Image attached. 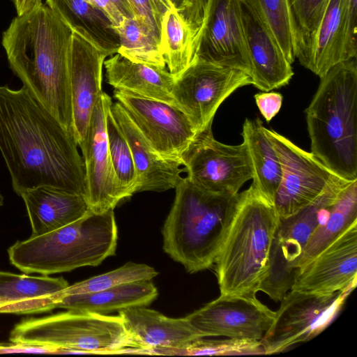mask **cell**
I'll list each match as a JSON object with an SVG mask.
<instances>
[{"label": "cell", "mask_w": 357, "mask_h": 357, "mask_svg": "<svg viewBox=\"0 0 357 357\" xmlns=\"http://www.w3.org/2000/svg\"><path fill=\"white\" fill-rule=\"evenodd\" d=\"M77 146L73 135L24 86H0V151L17 195L47 185L86 198Z\"/></svg>", "instance_id": "obj_1"}, {"label": "cell", "mask_w": 357, "mask_h": 357, "mask_svg": "<svg viewBox=\"0 0 357 357\" xmlns=\"http://www.w3.org/2000/svg\"><path fill=\"white\" fill-rule=\"evenodd\" d=\"M73 33L43 3L17 15L3 32L1 43L10 69L23 86L73 135L70 83Z\"/></svg>", "instance_id": "obj_2"}, {"label": "cell", "mask_w": 357, "mask_h": 357, "mask_svg": "<svg viewBox=\"0 0 357 357\" xmlns=\"http://www.w3.org/2000/svg\"><path fill=\"white\" fill-rule=\"evenodd\" d=\"M162 229L163 250L190 273L215 263L234 215L240 192H211L183 177Z\"/></svg>", "instance_id": "obj_3"}, {"label": "cell", "mask_w": 357, "mask_h": 357, "mask_svg": "<svg viewBox=\"0 0 357 357\" xmlns=\"http://www.w3.org/2000/svg\"><path fill=\"white\" fill-rule=\"evenodd\" d=\"M305 112L311 153L339 176L357 180L356 58L320 78Z\"/></svg>", "instance_id": "obj_4"}, {"label": "cell", "mask_w": 357, "mask_h": 357, "mask_svg": "<svg viewBox=\"0 0 357 357\" xmlns=\"http://www.w3.org/2000/svg\"><path fill=\"white\" fill-rule=\"evenodd\" d=\"M280 217L252 185L240 192L230 227L215 261L221 295L256 296L266 276Z\"/></svg>", "instance_id": "obj_5"}, {"label": "cell", "mask_w": 357, "mask_h": 357, "mask_svg": "<svg viewBox=\"0 0 357 357\" xmlns=\"http://www.w3.org/2000/svg\"><path fill=\"white\" fill-rule=\"evenodd\" d=\"M114 209L89 211L82 218L47 234L17 241L8 250L10 263L26 273L48 275L96 266L115 255Z\"/></svg>", "instance_id": "obj_6"}, {"label": "cell", "mask_w": 357, "mask_h": 357, "mask_svg": "<svg viewBox=\"0 0 357 357\" xmlns=\"http://www.w3.org/2000/svg\"><path fill=\"white\" fill-rule=\"evenodd\" d=\"M11 342L58 349L57 353L146 354L126 331L119 315L68 310L17 324Z\"/></svg>", "instance_id": "obj_7"}, {"label": "cell", "mask_w": 357, "mask_h": 357, "mask_svg": "<svg viewBox=\"0 0 357 357\" xmlns=\"http://www.w3.org/2000/svg\"><path fill=\"white\" fill-rule=\"evenodd\" d=\"M351 181L345 180L333 185L296 213L280 218L270 252L269 268L259 291L280 301L291 290L306 244L317 228L326 220L332 206Z\"/></svg>", "instance_id": "obj_8"}, {"label": "cell", "mask_w": 357, "mask_h": 357, "mask_svg": "<svg viewBox=\"0 0 357 357\" xmlns=\"http://www.w3.org/2000/svg\"><path fill=\"white\" fill-rule=\"evenodd\" d=\"M354 289L315 294L291 289L281 299L273 324L261 340L264 355L276 354L322 333L342 310Z\"/></svg>", "instance_id": "obj_9"}, {"label": "cell", "mask_w": 357, "mask_h": 357, "mask_svg": "<svg viewBox=\"0 0 357 357\" xmlns=\"http://www.w3.org/2000/svg\"><path fill=\"white\" fill-rule=\"evenodd\" d=\"M281 165L280 183L273 205L280 218H287L310 204L329 188L344 179L273 130L264 128Z\"/></svg>", "instance_id": "obj_10"}, {"label": "cell", "mask_w": 357, "mask_h": 357, "mask_svg": "<svg viewBox=\"0 0 357 357\" xmlns=\"http://www.w3.org/2000/svg\"><path fill=\"white\" fill-rule=\"evenodd\" d=\"M211 127L197 132L182 155L187 177L211 192L238 193L241 186L254 176L248 147L244 142L227 145L217 141Z\"/></svg>", "instance_id": "obj_11"}, {"label": "cell", "mask_w": 357, "mask_h": 357, "mask_svg": "<svg viewBox=\"0 0 357 357\" xmlns=\"http://www.w3.org/2000/svg\"><path fill=\"white\" fill-rule=\"evenodd\" d=\"M252 84L250 77L238 69L195 57L177 77L172 94L197 132L212 125L216 111L237 89Z\"/></svg>", "instance_id": "obj_12"}, {"label": "cell", "mask_w": 357, "mask_h": 357, "mask_svg": "<svg viewBox=\"0 0 357 357\" xmlns=\"http://www.w3.org/2000/svg\"><path fill=\"white\" fill-rule=\"evenodd\" d=\"M114 96L160 155L182 164V155L197 132L178 107L119 89Z\"/></svg>", "instance_id": "obj_13"}, {"label": "cell", "mask_w": 357, "mask_h": 357, "mask_svg": "<svg viewBox=\"0 0 357 357\" xmlns=\"http://www.w3.org/2000/svg\"><path fill=\"white\" fill-rule=\"evenodd\" d=\"M195 57L250 76L243 0H206Z\"/></svg>", "instance_id": "obj_14"}, {"label": "cell", "mask_w": 357, "mask_h": 357, "mask_svg": "<svg viewBox=\"0 0 357 357\" xmlns=\"http://www.w3.org/2000/svg\"><path fill=\"white\" fill-rule=\"evenodd\" d=\"M275 312L256 296L221 295L185 318L200 337L247 338L261 341Z\"/></svg>", "instance_id": "obj_15"}, {"label": "cell", "mask_w": 357, "mask_h": 357, "mask_svg": "<svg viewBox=\"0 0 357 357\" xmlns=\"http://www.w3.org/2000/svg\"><path fill=\"white\" fill-rule=\"evenodd\" d=\"M112 98L102 92L90 119L87 133L79 146L82 152L86 181V199L91 211L97 213L114 209L128 198L116 176L111 160L106 132V119Z\"/></svg>", "instance_id": "obj_16"}, {"label": "cell", "mask_w": 357, "mask_h": 357, "mask_svg": "<svg viewBox=\"0 0 357 357\" xmlns=\"http://www.w3.org/2000/svg\"><path fill=\"white\" fill-rule=\"evenodd\" d=\"M357 280V223L302 266L291 289L328 294L354 289Z\"/></svg>", "instance_id": "obj_17"}, {"label": "cell", "mask_w": 357, "mask_h": 357, "mask_svg": "<svg viewBox=\"0 0 357 357\" xmlns=\"http://www.w3.org/2000/svg\"><path fill=\"white\" fill-rule=\"evenodd\" d=\"M106 54L73 32L70 52V83L74 138L84 142L92 112L102 91V67Z\"/></svg>", "instance_id": "obj_18"}, {"label": "cell", "mask_w": 357, "mask_h": 357, "mask_svg": "<svg viewBox=\"0 0 357 357\" xmlns=\"http://www.w3.org/2000/svg\"><path fill=\"white\" fill-rule=\"evenodd\" d=\"M357 0H329L307 69L319 78L357 56Z\"/></svg>", "instance_id": "obj_19"}, {"label": "cell", "mask_w": 357, "mask_h": 357, "mask_svg": "<svg viewBox=\"0 0 357 357\" xmlns=\"http://www.w3.org/2000/svg\"><path fill=\"white\" fill-rule=\"evenodd\" d=\"M119 315L134 342L148 355H167L202 338L185 317L169 318L146 306L123 309Z\"/></svg>", "instance_id": "obj_20"}, {"label": "cell", "mask_w": 357, "mask_h": 357, "mask_svg": "<svg viewBox=\"0 0 357 357\" xmlns=\"http://www.w3.org/2000/svg\"><path fill=\"white\" fill-rule=\"evenodd\" d=\"M110 111L131 150L137 176L136 192L175 188L185 172L180 167L182 164L160 155L119 102L112 104Z\"/></svg>", "instance_id": "obj_21"}, {"label": "cell", "mask_w": 357, "mask_h": 357, "mask_svg": "<svg viewBox=\"0 0 357 357\" xmlns=\"http://www.w3.org/2000/svg\"><path fill=\"white\" fill-rule=\"evenodd\" d=\"M243 18L252 85L265 92L287 85L294 75L291 63L272 36L243 2Z\"/></svg>", "instance_id": "obj_22"}, {"label": "cell", "mask_w": 357, "mask_h": 357, "mask_svg": "<svg viewBox=\"0 0 357 357\" xmlns=\"http://www.w3.org/2000/svg\"><path fill=\"white\" fill-rule=\"evenodd\" d=\"M63 278L0 271V313L35 314L56 308L68 287Z\"/></svg>", "instance_id": "obj_23"}, {"label": "cell", "mask_w": 357, "mask_h": 357, "mask_svg": "<svg viewBox=\"0 0 357 357\" xmlns=\"http://www.w3.org/2000/svg\"><path fill=\"white\" fill-rule=\"evenodd\" d=\"M32 237L40 236L84 216L90 210L86 197L52 186H39L24 192Z\"/></svg>", "instance_id": "obj_24"}, {"label": "cell", "mask_w": 357, "mask_h": 357, "mask_svg": "<svg viewBox=\"0 0 357 357\" xmlns=\"http://www.w3.org/2000/svg\"><path fill=\"white\" fill-rule=\"evenodd\" d=\"M104 66L107 82L115 89L176 105L172 94L176 78L167 67L136 63L119 53Z\"/></svg>", "instance_id": "obj_25"}, {"label": "cell", "mask_w": 357, "mask_h": 357, "mask_svg": "<svg viewBox=\"0 0 357 357\" xmlns=\"http://www.w3.org/2000/svg\"><path fill=\"white\" fill-rule=\"evenodd\" d=\"M45 4L73 32L89 40L108 56L118 52L117 33L109 20L86 0H45Z\"/></svg>", "instance_id": "obj_26"}, {"label": "cell", "mask_w": 357, "mask_h": 357, "mask_svg": "<svg viewBox=\"0 0 357 357\" xmlns=\"http://www.w3.org/2000/svg\"><path fill=\"white\" fill-rule=\"evenodd\" d=\"M158 294L150 280L135 281L95 292L63 295L56 308L107 314L132 307L147 306Z\"/></svg>", "instance_id": "obj_27"}, {"label": "cell", "mask_w": 357, "mask_h": 357, "mask_svg": "<svg viewBox=\"0 0 357 357\" xmlns=\"http://www.w3.org/2000/svg\"><path fill=\"white\" fill-rule=\"evenodd\" d=\"M264 128L259 118L245 119L241 135L248 147L254 170L251 185L273 204L282 169L278 154Z\"/></svg>", "instance_id": "obj_28"}, {"label": "cell", "mask_w": 357, "mask_h": 357, "mask_svg": "<svg viewBox=\"0 0 357 357\" xmlns=\"http://www.w3.org/2000/svg\"><path fill=\"white\" fill-rule=\"evenodd\" d=\"M356 223L357 180H354L342 190L332 206L326 220L310 237L305 247L300 268Z\"/></svg>", "instance_id": "obj_29"}, {"label": "cell", "mask_w": 357, "mask_h": 357, "mask_svg": "<svg viewBox=\"0 0 357 357\" xmlns=\"http://www.w3.org/2000/svg\"><path fill=\"white\" fill-rule=\"evenodd\" d=\"M160 46L169 73L175 78L194 61L197 38L190 26L173 7L163 16Z\"/></svg>", "instance_id": "obj_30"}, {"label": "cell", "mask_w": 357, "mask_h": 357, "mask_svg": "<svg viewBox=\"0 0 357 357\" xmlns=\"http://www.w3.org/2000/svg\"><path fill=\"white\" fill-rule=\"evenodd\" d=\"M114 29L120 44L117 53L136 63L167 67L160 42L146 24L135 17H124Z\"/></svg>", "instance_id": "obj_31"}, {"label": "cell", "mask_w": 357, "mask_h": 357, "mask_svg": "<svg viewBox=\"0 0 357 357\" xmlns=\"http://www.w3.org/2000/svg\"><path fill=\"white\" fill-rule=\"evenodd\" d=\"M329 0H288L295 58L307 68Z\"/></svg>", "instance_id": "obj_32"}, {"label": "cell", "mask_w": 357, "mask_h": 357, "mask_svg": "<svg viewBox=\"0 0 357 357\" xmlns=\"http://www.w3.org/2000/svg\"><path fill=\"white\" fill-rule=\"evenodd\" d=\"M276 41L289 63L295 60L288 0H243Z\"/></svg>", "instance_id": "obj_33"}, {"label": "cell", "mask_w": 357, "mask_h": 357, "mask_svg": "<svg viewBox=\"0 0 357 357\" xmlns=\"http://www.w3.org/2000/svg\"><path fill=\"white\" fill-rule=\"evenodd\" d=\"M109 152L116 176L128 197L136 193L137 176L130 146L110 109L106 119Z\"/></svg>", "instance_id": "obj_34"}, {"label": "cell", "mask_w": 357, "mask_h": 357, "mask_svg": "<svg viewBox=\"0 0 357 357\" xmlns=\"http://www.w3.org/2000/svg\"><path fill=\"white\" fill-rule=\"evenodd\" d=\"M158 274V273L151 266L130 261L109 272L68 285L63 295L91 293L125 283L151 280Z\"/></svg>", "instance_id": "obj_35"}, {"label": "cell", "mask_w": 357, "mask_h": 357, "mask_svg": "<svg viewBox=\"0 0 357 357\" xmlns=\"http://www.w3.org/2000/svg\"><path fill=\"white\" fill-rule=\"evenodd\" d=\"M264 355L259 340L226 337H202L188 347L171 350L167 355L176 356H236Z\"/></svg>", "instance_id": "obj_36"}, {"label": "cell", "mask_w": 357, "mask_h": 357, "mask_svg": "<svg viewBox=\"0 0 357 357\" xmlns=\"http://www.w3.org/2000/svg\"><path fill=\"white\" fill-rule=\"evenodd\" d=\"M135 17L150 27L160 42L161 24L165 13L173 8L169 0H128Z\"/></svg>", "instance_id": "obj_37"}, {"label": "cell", "mask_w": 357, "mask_h": 357, "mask_svg": "<svg viewBox=\"0 0 357 357\" xmlns=\"http://www.w3.org/2000/svg\"><path fill=\"white\" fill-rule=\"evenodd\" d=\"M197 37L202 29L205 6L200 0H169Z\"/></svg>", "instance_id": "obj_38"}, {"label": "cell", "mask_w": 357, "mask_h": 357, "mask_svg": "<svg viewBox=\"0 0 357 357\" xmlns=\"http://www.w3.org/2000/svg\"><path fill=\"white\" fill-rule=\"evenodd\" d=\"M255 100L259 112L267 122L279 112L283 96L276 92H262L255 95Z\"/></svg>", "instance_id": "obj_39"}, {"label": "cell", "mask_w": 357, "mask_h": 357, "mask_svg": "<svg viewBox=\"0 0 357 357\" xmlns=\"http://www.w3.org/2000/svg\"><path fill=\"white\" fill-rule=\"evenodd\" d=\"M91 5L102 11L109 20L114 28L122 22L124 17L111 0H86Z\"/></svg>", "instance_id": "obj_40"}, {"label": "cell", "mask_w": 357, "mask_h": 357, "mask_svg": "<svg viewBox=\"0 0 357 357\" xmlns=\"http://www.w3.org/2000/svg\"><path fill=\"white\" fill-rule=\"evenodd\" d=\"M17 12V15H22L34 7L43 3L42 0H10Z\"/></svg>", "instance_id": "obj_41"}, {"label": "cell", "mask_w": 357, "mask_h": 357, "mask_svg": "<svg viewBox=\"0 0 357 357\" xmlns=\"http://www.w3.org/2000/svg\"><path fill=\"white\" fill-rule=\"evenodd\" d=\"M124 17H135L134 12L128 0H111Z\"/></svg>", "instance_id": "obj_42"}, {"label": "cell", "mask_w": 357, "mask_h": 357, "mask_svg": "<svg viewBox=\"0 0 357 357\" xmlns=\"http://www.w3.org/2000/svg\"><path fill=\"white\" fill-rule=\"evenodd\" d=\"M3 197L0 192V207H1L3 206Z\"/></svg>", "instance_id": "obj_43"}]
</instances>
